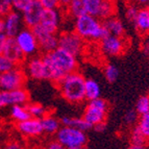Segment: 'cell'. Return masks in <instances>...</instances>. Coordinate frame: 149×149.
<instances>
[{
  "instance_id": "33",
  "label": "cell",
  "mask_w": 149,
  "mask_h": 149,
  "mask_svg": "<svg viewBox=\"0 0 149 149\" xmlns=\"http://www.w3.org/2000/svg\"><path fill=\"white\" fill-rule=\"evenodd\" d=\"M31 1L32 0H12V8L13 10L22 13L30 4Z\"/></svg>"
},
{
  "instance_id": "12",
  "label": "cell",
  "mask_w": 149,
  "mask_h": 149,
  "mask_svg": "<svg viewBox=\"0 0 149 149\" xmlns=\"http://www.w3.org/2000/svg\"><path fill=\"white\" fill-rule=\"evenodd\" d=\"M100 47L102 52L107 56H118L124 52L125 43L122 40V37L109 35L100 41Z\"/></svg>"
},
{
  "instance_id": "18",
  "label": "cell",
  "mask_w": 149,
  "mask_h": 149,
  "mask_svg": "<svg viewBox=\"0 0 149 149\" xmlns=\"http://www.w3.org/2000/svg\"><path fill=\"white\" fill-rule=\"evenodd\" d=\"M136 29L140 35L145 36L149 33V8H139L138 15L134 20Z\"/></svg>"
},
{
  "instance_id": "16",
  "label": "cell",
  "mask_w": 149,
  "mask_h": 149,
  "mask_svg": "<svg viewBox=\"0 0 149 149\" xmlns=\"http://www.w3.org/2000/svg\"><path fill=\"white\" fill-rule=\"evenodd\" d=\"M4 19V32L8 37L15 38L18 32L22 29L24 24L22 14L15 10H12L3 17Z\"/></svg>"
},
{
  "instance_id": "20",
  "label": "cell",
  "mask_w": 149,
  "mask_h": 149,
  "mask_svg": "<svg viewBox=\"0 0 149 149\" xmlns=\"http://www.w3.org/2000/svg\"><path fill=\"white\" fill-rule=\"evenodd\" d=\"M41 121H42L43 130H44L45 134H54L62 127L61 120L56 119L54 116L48 114V113L43 118H41Z\"/></svg>"
},
{
  "instance_id": "44",
  "label": "cell",
  "mask_w": 149,
  "mask_h": 149,
  "mask_svg": "<svg viewBox=\"0 0 149 149\" xmlns=\"http://www.w3.org/2000/svg\"><path fill=\"white\" fill-rule=\"evenodd\" d=\"M0 32H4V19L0 17Z\"/></svg>"
},
{
  "instance_id": "31",
  "label": "cell",
  "mask_w": 149,
  "mask_h": 149,
  "mask_svg": "<svg viewBox=\"0 0 149 149\" xmlns=\"http://www.w3.org/2000/svg\"><path fill=\"white\" fill-rule=\"evenodd\" d=\"M139 122H138V126L142 130V132L144 134V136L147 138L149 141V111L145 113L144 115L140 116Z\"/></svg>"
},
{
  "instance_id": "36",
  "label": "cell",
  "mask_w": 149,
  "mask_h": 149,
  "mask_svg": "<svg viewBox=\"0 0 149 149\" xmlns=\"http://www.w3.org/2000/svg\"><path fill=\"white\" fill-rule=\"evenodd\" d=\"M138 12H139V8H138L137 6H134V5L128 6L126 10V14H125L126 19L129 21V22H134L136 18H137Z\"/></svg>"
},
{
  "instance_id": "19",
  "label": "cell",
  "mask_w": 149,
  "mask_h": 149,
  "mask_svg": "<svg viewBox=\"0 0 149 149\" xmlns=\"http://www.w3.org/2000/svg\"><path fill=\"white\" fill-rule=\"evenodd\" d=\"M62 126H71L78 128L84 132H88L91 128H93V125L87 121L84 117H63L61 119Z\"/></svg>"
},
{
  "instance_id": "11",
  "label": "cell",
  "mask_w": 149,
  "mask_h": 149,
  "mask_svg": "<svg viewBox=\"0 0 149 149\" xmlns=\"http://www.w3.org/2000/svg\"><path fill=\"white\" fill-rule=\"evenodd\" d=\"M31 29L37 38L39 48L43 53L50 52L58 47V37L56 36V33L47 31L40 24L36 25Z\"/></svg>"
},
{
  "instance_id": "3",
  "label": "cell",
  "mask_w": 149,
  "mask_h": 149,
  "mask_svg": "<svg viewBox=\"0 0 149 149\" xmlns=\"http://www.w3.org/2000/svg\"><path fill=\"white\" fill-rule=\"evenodd\" d=\"M74 30L87 41H101L109 35L99 18L88 13L76 18Z\"/></svg>"
},
{
  "instance_id": "35",
  "label": "cell",
  "mask_w": 149,
  "mask_h": 149,
  "mask_svg": "<svg viewBox=\"0 0 149 149\" xmlns=\"http://www.w3.org/2000/svg\"><path fill=\"white\" fill-rule=\"evenodd\" d=\"M12 10V0H0V17L3 18Z\"/></svg>"
},
{
  "instance_id": "42",
  "label": "cell",
  "mask_w": 149,
  "mask_h": 149,
  "mask_svg": "<svg viewBox=\"0 0 149 149\" xmlns=\"http://www.w3.org/2000/svg\"><path fill=\"white\" fill-rule=\"evenodd\" d=\"M142 50H143V52H144L145 54H149V38H148V40L146 41V43L144 44Z\"/></svg>"
},
{
  "instance_id": "32",
  "label": "cell",
  "mask_w": 149,
  "mask_h": 149,
  "mask_svg": "<svg viewBox=\"0 0 149 149\" xmlns=\"http://www.w3.org/2000/svg\"><path fill=\"white\" fill-rule=\"evenodd\" d=\"M16 65L13 62H10L8 57L3 54H0V73H3L5 71L13 69Z\"/></svg>"
},
{
  "instance_id": "15",
  "label": "cell",
  "mask_w": 149,
  "mask_h": 149,
  "mask_svg": "<svg viewBox=\"0 0 149 149\" xmlns=\"http://www.w3.org/2000/svg\"><path fill=\"white\" fill-rule=\"evenodd\" d=\"M2 54L5 55L16 66H23L25 63L26 55L24 54V52L22 51L20 46L18 45L16 39L13 37H8Z\"/></svg>"
},
{
  "instance_id": "27",
  "label": "cell",
  "mask_w": 149,
  "mask_h": 149,
  "mask_svg": "<svg viewBox=\"0 0 149 149\" xmlns=\"http://www.w3.org/2000/svg\"><path fill=\"white\" fill-rule=\"evenodd\" d=\"M26 107H27L30 116L33 118L41 119V118H43L45 115L47 114V111L45 109V107L43 105H41L40 103H37V102H28Z\"/></svg>"
},
{
  "instance_id": "14",
  "label": "cell",
  "mask_w": 149,
  "mask_h": 149,
  "mask_svg": "<svg viewBox=\"0 0 149 149\" xmlns=\"http://www.w3.org/2000/svg\"><path fill=\"white\" fill-rule=\"evenodd\" d=\"M61 20L62 17L58 8H44L39 24L47 31L56 33L60 28Z\"/></svg>"
},
{
  "instance_id": "41",
  "label": "cell",
  "mask_w": 149,
  "mask_h": 149,
  "mask_svg": "<svg viewBox=\"0 0 149 149\" xmlns=\"http://www.w3.org/2000/svg\"><path fill=\"white\" fill-rule=\"evenodd\" d=\"M8 148H10V149H19V148H21V145H19V143H17V142H13V143H10V144H8Z\"/></svg>"
},
{
  "instance_id": "10",
  "label": "cell",
  "mask_w": 149,
  "mask_h": 149,
  "mask_svg": "<svg viewBox=\"0 0 149 149\" xmlns=\"http://www.w3.org/2000/svg\"><path fill=\"white\" fill-rule=\"evenodd\" d=\"M15 39L26 56H33L40 50L39 43H38L37 38H36L31 28H22L18 32Z\"/></svg>"
},
{
  "instance_id": "9",
  "label": "cell",
  "mask_w": 149,
  "mask_h": 149,
  "mask_svg": "<svg viewBox=\"0 0 149 149\" xmlns=\"http://www.w3.org/2000/svg\"><path fill=\"white\" fill-rule=\"evenodd\" d=\"M29 93L24 88L15 90H0V109L15 104H27Z\"/></svg>"
},
{
  "instance_id": "29",
  "label": "cell",
  "mask_w": 149,
  "mask_h": 149,
  "mask_svg": "<svg viewBox=\"0 0 149 149\" xmlns=\"http://www.w3.org/2000/svg\"><path fill=\"white\" fill-rule=\"evenodd\" d=\"M136 111L139 114V116L144 115L149 111V95L141 96L138 99L137 104H136Z\"/></svg>"
},
{
  "instance_id": "7",
  "label": "cell",
  "mask_w": 149,
  "mask_h": 149,
  "mask_svg": "<svg viewBox=\"0 0 149 149\" xmlns=\"http://www.w3.org/2000/svg\"><path fill=\"white\" fill-rule=\"evenodd\" d=\"M58 47L67 50L75 56L81 54L85 47V39L76 31H65L58 36Z\"/></svg>"
},
{
  "instance_id": "22",
  "label": "cell",
  "mask_w": 149,
  "mask_h": 149,
  "mask_svg": "<svg viewBox=\"0 0 149 149\" xmlns=\"http://www.w3.org/2000/svg\"><path fill=\"white\" fill-rule=\"evenodd\" d=\"M147 141H148L147 138L137 125L132 129V134H130V146L129 147L132 149H143L146 147Z\"/></svg>"
},
{
  "instance_id": "24",
  "label": "cell",
  "mask_w": 149,
  "mask_h": 149,
  "mask_svg": "<svg viewBox=\"0 0 149 149\" xmlns=\"http://www.w3.org/2000/svg\"><path fill=\"white\" fill-rule=\"evenodd\" d=\"M67 13L70 17L75 18L87 14V8H86L85 0H71L67 8Z\"/></svg>"
},
{
  "instance_id": "8",
  "label": "cell",
  "mask_w": 149,
  "mask_h": 149,
  "mask_svg": "<svg viewBox=\"0 0 149 149\" xmlns=\"http://www.w3.org/2000/svg\"><path fill=\"white\" fill-rule=\"evenodd\" d=\"M24 68V67H23ZM25 72L28 77L35 80H49V69L43 56H31L25 63Z\"/></svg>"
},
{
  "instance_id": "43",
  "label": "cell",
  "mask_w": 149,
  "mask_h": 149,
  "mask_svg": "<svg viewBox=\"0 0 149 149\" xmlns=\"http://www.w3.org/2000/svg\"><path fill=\"white\" fill-rule=\"evenodd\" d=\"M71 2V0H60V4H61V8H66L69 5V3Z\"/></svg>"
},
{
  "instance_id": "5",
  "label": "cell",
  "mask_w": 149,
  "mask_h": 149,
  "mask_svg": "<svg viewBox=\"0 0 149 149\" xmlns=\"http://www.w3.org/2000/svg\"><path fill=\"white\" fill-rule=\"evenodd\" d=\"M26 72L23 66H15L13 69L0 73V90H15L23 88L26 82Z\"/></svg>"
},
{
  "instance_id": "25",
  "label": "cell",
  "mask_w": 149,
  "mask_h": 149,
  "mask_svg": "<svg viewBox=\"0 0 149 149\" xmlns=\"http://www.w3.org/2000/svg\"><path fill=\"white\" fill-rule=\"evenodd\" d=\"M85 93H86V100H90L99 98L101 94V88L99 84L94 79H86V86H85Z\"/></svg>"
},
{
  "instance_id": "28",
  "label": "cell",
  "mask_w": 149,
  "mask_h": 149,
  "mask_svg": "<svg viewBox=\"0 0 149 149\" xmlns=\"http://www.w3.org/2000/svg\"><path fill=\"white\" fill-rule=\"evenodd\" d=\"M103 72H104L105 79H107V81L109 82V84H113V82H115L118 79V76H119V69H118L115 65L107 64L104 67V69H103Z\"/></svg>"
},
{
  "instance_id": "26",
  "label": "cell",
  "mask_w": 149,
  "mask_h": 149,
  "mask_svg": "<svg viewBox=\"0 0 149 149\" xmlns=\"http://www.w3.org/2000/svg\"><path fill=\"white\" fill-rule=\"evenodd\" d=\"M115 10H116V5L114 0H103L100 5L99 14L97 17L102 20H105L107 18L114 16Z\"/></svg>"
},
{
  "instance_id": "2",
  "label": "cell",
  "mask_w": 149,
  "mask_h": 149,
  "mask_svg": "<svg viewBox=\"0 0 149 149\" xmlns=\"http://www.w3.org/2000/svg\"><path fill=\"white\" fill-rule=\"evenodd\" d=\"M61 96L70 103H80L86 100V78L78 71L68 73L55 85Z\"/></svg>"
},
{
  "instance_id": "45",
  "label": "cell",
  "mask_w": 149,
  "mask_h": 149,
  "mask_svg": "<svg viewBox=\"0 0 149 149\" xmlns=\"http://www.w3.org/2000/svg\"><path fill=\"white\" fill-rule=\"evenodd\" d=\"M138 2H140L141 4H145V3L149 2V0H138Z\"/></svg>"
},
{
  "instance_id": "17",
  "label": "cell",
  "mask_w": 149,
  "mask_h": 149,
  "mask_svg": "<svg viewBox=\"0 0 149 149\" xmlns=\"http://www.w3.org/2000/svg\"><path fill=\"white\" fill-rule=\"evenodd\" d=\"M16 127L23 136L29 138L39 137L44 132L42 126V121L39 118L30 117L29 119L16 123Z\"/></svg>"
},
{
  "instance_id": "39",
  "label": "cell",
  "mask_w": 149,
  "mask_h": 149,
  "mask_svg": "<svg viewBox=\"0 0 149 149\" xmlns=\"http://www.w3.org/2000/svg\"><path fill=\"white\" fill-rule=\"evenodd\" d=\"M48 148L49 149H63L64 148V146H63L62 144H61L60 142L57 141L56 139L54 140V141H51L49 143V144H48Z\"/></svg>"
},
{
  "instance_id": "13",
  "label": "cell",
  "mask_w": 149,
  "mask_h": 149,
  "mask_svg": "<svg viewBox=\"0 0 149 149\" xmlns=\"http://www.w3.org/2000/svg\"><path fill=\"white\" fill-rule=\"evenodd\" d=\"M43 10H44V8L42 3L40 2V0H32L30 4L21 13L25 26L32 28L39 24Z\"/></svg>"
},
{
  "instance_id": "4",
  "label": "cell",
  "mask_w": 149,
  "mask_h": 149,
  "mask_svg": "<svg viewBox=\"0 0 149 149\" xmlns=\"http://www.w3.org/2000/svg\"><path fill=\"white\" fill-rule=\"evenodd\" d=\"M56 140L67 149H82L88 144L86 132L71 126H62L56 134Z\"/></svg>"
},
{
  "instance_id": "30",
  "label": "cell",
  "mask_w": 149,
  "mask_h": 149,
  "mask_svg": "<svg viewBox=\"0 0 149 149\" xmlns=\"http://www.w3.org/2000/svg\"><path fill=\"white\" fill-rule=\"evenodd\" d=\"M103 0H85L86 2V8H87V13L90 15L93 16H98L100 10V5H101Z\"/></svg>"
},
{
  "instance_id": "6",
  "label": "cell",
  "mask_w": 149,
  "mask_h": 149,
  "mask_svg": "<svg viewBox=\"0 0 149 149\" xmlns=\"http://www.w3.org/2000/svg\"><path fill=\"white\" fill-rule=\"evenodd\" d=\"M107 109H109L107 102L100 97L96 98V99L90 100L86 107L82 117L94 126L100 122L105 121Z\"/></svg>"
},
{
  "instance_id": "34",
  "label": "cell",
  "mask_w": 149,
  "mask_h": 149,
  "mask_svg": "<svg viewBox=\"0 0 149 149\" xmlns=\"http://www.w3.org/2000/svg\"><path fill=\"white\" fill-rule=\"evenodd\" d=\"M139 118V114L137 113V111H128L124 116V122L127 125H132L138 121Z\"/></svg>"
},
{
  "instance_id": "40",
  "label": "cell",
  "mask_w": 149,
  "mask_h": 149,
  "mask_svg": "<svg viewBox=\"0 0 149 149\" xmlns=\"http://www.w3.org/2000/svg\"><path fill=\"white\" fill-rule=\"evenodd\" d=\"M93 128H94L95 130H96V132H104L105 128H107V123H105V121L100 122V123H98V124L94 125V126H93Z\"/></svg>"
},
{
  "instance_id": "38",
  "label": "cell",
  "mask_w": 149,
  "mask_h": 149,
  "mask_svg": "<svg viewBox=\"0 0 149 149\" xmlns=\"http://www.w3.org/2000/svg\"><path fill=\"white\" fill-rule=\"evenodd\" d=\"M6 39H8V36L5 35V32H0V54L3 53V49H4Z\"/></svg>"
},
{
  "instance_id": "21",
  "label": "cell",
  "mask_w": 149,
  "mask_h": 149,
  "mask_svg": "<svg viewBox=\"0 0 149 149\" xmlns=\"http://www.w3.org/2000/svg\"><path fill=\"white\" fill-rule=\"evenodd\" d=\"M104 27L107 29L109 35H114L117 37H122L124 35V26L123 23L121 22V20H119L116 17H109L105 20L102 21Z\"/></svg>"
},
{
  "instance_id": "23",
  "label": "cell",
  "mask_w": 149,
  "mask_h": 149,
  "mask_svg": "<svg viewBox=\"0 0 149 149\" xmlns=\"http://www.w3.org/2000/svg\"><path fill=\"white\" fill-rule=\"evenodd\" d=\"M10 117L13 121L18 123V122H22L29 119L31 116L28 112L26 104H15L12 105V109H10Z\"/></svg>"
},
{
  "instance_id": "37",
  "label": "cell",
  "mask_w": 149,
  "mask_h": 149,
  "mask_svg": "<svg viewBox=\"0 0 149 149\" xmlns=\"http://www.w3.org/2000/svg\"><path fill=\"white\" fill-rule=\"evenodd\" d=\"M44 8H60V0H40Z\"/></svg>"
},
{
  "instance_id": "1",
  "label": "cell",
  "mask_w": 149,
  "mask_h": 149,
  "mask_svg": "<svg viewBox=\"0 0 149 149\" xmlns=\"http://www.w3.org/2000/svg\"><path fill=\"white\" fill-rule=\"evenodd\" d=\"M43 60L49 69V80L54 85L58 84L68 73L74 72L78 68L77 56L61 47L42 55Z\"/></svg>"
}]
</instances>
